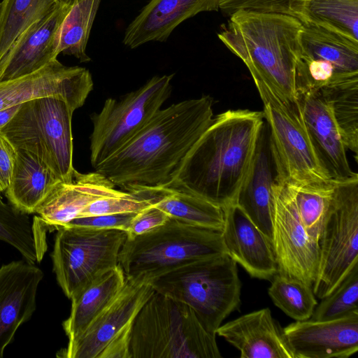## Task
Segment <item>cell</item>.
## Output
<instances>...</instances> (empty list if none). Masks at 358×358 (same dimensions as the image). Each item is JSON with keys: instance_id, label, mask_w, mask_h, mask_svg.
Here are the masks:
<instances>
[{"instance_id": "6da1fadb", "label": "cell", "mask_w": 358, "mask_h": 358, "mask_svg": "<svg viewBox=\"0 0 358 358\" xmlns=\"http://www.w3.org/2000/svg\"><path fill=\"white\" fill-rule=\"evenodd\" d=\"M213 99L203 95L159 109L127 145L95 169L125 191L166 188L213 120Z\"/></svg>"}, {"instance_id": "7a4b0ae2", "label": "cell", "mask_w": 358, "mask_h": 358, "mask_svg": "<svg viewBox=\"0 0 358 358\" xmlns=\"http://www.w3.org/2000/svg\"><path fill=\"white\" fill-rule=\"evenodd\" d=\"M264 122L263 111L248 109L213 117L166 188L194 194L222 208L234 203L250 170Z\"/></svg>"}, {"instance_id": "3957f363", "label": "cell", "mask_w": 358, "mask_h": 358, "mask_svg": "<svg viewBox=\"0 0 358 358\" xmlns=\"http://www.w3.org/2000/svg\"><path fill=\"white\" fill-rule=\"evenodd\" d=\"M217 34L220 40L260 80L297 100L296 80L303 23L292 16L238 10Z\"/></svg>"}, {"instance_id": "277c9868", "label": "cell", "mask_w": 358, "mask_h": 358, "mask_svg": "<svg viewBox=\"0 0 358 358\" xmlns=\"http://www.w3.org/2000/svg\"><path fill=\"white\" fill-rule=\"evenodd\" d=\"M215 335L188 305L155 291L136 317L130 358H221Z\"/></svg>"}, {"instance_id": "5b68a950", "label": "cell", "mask_w": 358, "mask_h": 358, "mask_svg": "<svg viewBox=\"0 0 358 358\" xmlns=\"http://www.w3.org/2000/svg\"><path fill=\"white\" fill-rule=\"evenodd\" d=\"M150 282L156 292L191 307L206 329L215 334L241 304L237 264L227 253L187 262Z\"/></svg>"}, {"instance_id": "8992f818", "label": "cell", "mask_w": 358, "mask_h": 358, "mask_svg": "<svg viewBox=\"0 0 358 358\" xmlns=\"http://www.w3.org/2000/svg\"><path fill=\"white\" fill-rule=\"evenodd\" d=\"M227 253L222 230L186 224L170 217L148 232L127 237L118 264L127 278L148 280L196 259Z\"/></svg>"}, {"instance_id": "52a82bcc", "label": "cell", "mask_w": 358, "mask_h": 358, "mask_svg": "<svg viewBox=\"0 0 358 358\" xmlns=\"http://www.w3.org/2000/svg\"><path fill=\"white\" fill-rule=\"evenodd\" d=\"M73 110L55 96L22 103L12 119L0 129L17 149L43 162L62 182L73 180L71 120Z\"/></svg>"}, {"instance_id": "ba28073f", "label": "cell", "mask_w": 358, "mask_h": 358, "mask_svg": "<svg viewBox=\"0 0 358 358\" xmlns=\"http://www.w3.org/2000/svg\"><path fill=\"white\" fill-rule=\"evenodd\" d=\"M254 82L264 104L276 182L331 180L315 153L298 99L285 96L262 81Z\"/></svg>"}, {"instance_id": "9c48e42d", "label": "cell", "mask_w": 358, "mask_h": 358, "mask_svg": "<svg viewBox=\"0 0 358 358\" xmlns=\"http://www.w3.org/2000/svg\"><path fill=\"white\" fill-rule=\"evenodd\" d=\"M173 74L155 76L119 100L108 98L90 115V161L96 169L131 141L150 121L171 93Z\"/></svg>"}, {"instance_id": "30bf717a", "label": "cell", "mask_w": 358, "mask_h": 358, "mask_svg": "<svg viewBox=\"0 0 358 358\" xmlns=\"http://www.w3.org/2000/svg\"><path fill=\"white\" fill-rule=\"evenodd\" d=\"M127 237V232L120 229H57L51 255L53 271L68 299L118 265Z\"/></svg>"}, {"instance_id": "8fae6325", "label": "cell", "mask_w": 358, "mask_h": 358, "mask_svg": "<svg viewBox=\"0 0 358 358\" xmlns=\"http://www.w3.org/2000/svg\"><path fill=\"white\" fill-rule=\"evenodd\" d=\"M155 290L150 280L127 278L119 292L88 327L69 341L59 357L130 358L131 334L136 317Z\"/></svg>"}, {"instance_id": "7c38bea8", "label": "cell", "mask_w": 358, "mask_h": 358, "mask_svg": "<svg viewBox=\"0 0 358 358\" xmlns=\"http://www.w3.org/2000/svg\"><path fill=\"white\" fill-rule=\"evenodd\" d=\"M319 246V266L312 288L322 299L358 264V176L336 181Z\"/></svg>"}, {"instance_id": "4fadbf2b", "label": "cell", "mask_w": 358, "mask_h": 358, "mask_svg": "<svg viewBox=\"0 0 358 358\" xmlns=\"http://www.w3.org/2000/svg\"><path fill=\"white\" fill-rule=\"evenodd\" d=\"M296 94L358 78V41L336 30L303 23Z\"/></svg>"}, {"instance_id": "5bb4252c", "label": "cell", "mask_w": 358, "mask_h": 358, "mask_svg": "<svg viewBox=\"0 0 358 358\" xmlns=\"http://www.w3.org/2000/svg\"><path fill=\"white\" fill-rule=\"evenodd\" d=\"M272 247L278 274L313 286L319 266V242L308 234L284 182H275L273 188Z\"/></svg>"}, {"instance_id": "9a60e30c", "label": "cell", "mask_w": 358, "mask_h": 358, "mask_svg": "<svg viewBox=\"0 0 358 358\" xmlns=\"http://www.w3.org/2000/svg\"><path fill=\"white\" fill-rule=\"evenodd\" d=\"M93 86L88 69L66 66L55 59L34 73L0 81V110L34 99L55 96L75 111L83 106Z\"/></svg>"}, {"instance_id": "2e32d148", "label": "cell", "mask_w": 358, "mask_h": 358, "mask_svg": "<svg viewBox=\"0 0 358 358\" xmlns=\"http://www.w3.org/2000/svg\"><path fill=\"white\" fill-rule=\"evenodd\" d=\"M73 4L57 1L17 38L0 59V81L31 74L57 59L62 24Z\"/></svg>"}, {"instance_id": "e0dca14e", "label": "cell", "mask_w": 358, "mask_h": 358, "mask_svg": "<svg viewBox=\"0 0 358 358\" xmlns=\"http://www.w3.org/2000/svg\"><path fill=\"white\" fill-rule=\"evenodd\" d=\"M283 331L295 358H347L358 351V310L331 320L296 321Z\"/></svg>"}, {"instance_id": "ac0fdd59", "label": "cell", "mask_w": 358, "mask_h": 358, "mask_svg": "<svg viewBox=\"0 0 358 358\" xmlns=\"http://www.w3.org/2000/svg\"><path fill=\"white\" fill-rule=\"evenodd\" d=\"M297 99L315 153L329 178L343 181L358 176L350 169L348 149L320 90L300 93Z\"/></svg>"}, {"instance_id": "d6986e66", "label": "cell", "mask_w": 358, "mask_h": 358, "mask_svg": "<svg viewBox=\"0 0 358 358\" xmlns=\"http://www.w3.org/2000/svg\"><path fill=\"white\" fill-rule=\"evenodd\" d=\"M43 278L34 264L13 261L0 267V358L36 307V293Z\"/></svg>"}, {"instance_id": "ffe728a7", "label": "cell", "mask_w": 358, "mask_h": 358, "mask_svg": "<svg viewBox=\"0 0 358 358\" xmlns=\"http://www.w3.org/2000/svg\"><path fill=\"white\" fill-rule=\"evenodd\" d=\"M227 253L253 278L271 280L278 268L272 244L236 203L223 208Z\"/></svg>"}, {"instance_id": "44dd1931", "label": "cell", "mask_w": 358, "mask_h": 358, "mask_svg": "<svg viewBox=\"0 0 358 358\" xmlns=\"http://www.w3.org/2000/svg\"><path fill=\"white\" fill-rule=\"evenodd\" d=\"M276 169L269 144L268 131L264 121L260 130L250 167L234 203L272 244L273 188Z\"/></svg>"}, {"instance_id": "7402d4cb", "label": "cell", "mask_w": 358, "mask_h": 358, "mask_svg": "<svg viewBox=\"0 0 358 358\" xmlns=\"http://www.w3.org/2000/svg\"><path fill=\"white\" fill-rule=\"evenodd\" d=\"M216 334L237 348L241 358H295L283 328L268 308L221 324Z\"/></svg>"}, {"instance_id": "603a6c76", "label": "cell", "mask_w": 358, "mask_h": 358, "mask_svg": "<svg viewBox=\"0 0 358 358\" xmlns=\"http://www.w3.org/2000/svg\"><path fill=\"white\" fill-rule=\"evenodd\" d=\"M114 184L99 172L81 173L76 171L69 182H58L36 213L44 226L57 229L78 217L92 202L118 194Z\"/></svg>"}, {"instance_id": "cb8c5ba5", "label": "cell", "mask_w": 358, "mask_h": 358, "mask_svg": "<svg viewBox=\"0 0 358 358\" xmlns=\"http://www.w3.org/2000/svg\"><path fill=\"white\" fill-rule=\"evenodd\" d=\"M220 0H150L127 27L123 43L136 48L166 41L182 22L201 12L217 11Z\"/></svg>"}, {"instance_id": "d4e9b609", "label": "cell", "mask_w": 358, "mask_h": 358, "mask_svg": "<svg viewBox=\"0 0 358 358\" xmlns=\"http://www.w3.org/2000/svg\"><path fill=\"white\" fill-rule=\"evenodd\" d=\"M17 150L16 163L5 195L19 211L27 215L36 213L62 180L36 156L26 150Z\"/></svg>"}, {"instance_id": "484cf974", "label": "cell", "mask_w": 358, "mask_h": 358, "mask_svg": "<svg viewBox=\"0 0 358 358\" xmlns=\"http://www.w3.org/2000/svg\"><path fill=\"white\" fill-rule=\"evenodd\" d=\"M125 280L123 269L118 264L71 297L70 315L62 323L69 342L84 332L119 292Z\"/></svg>"}, {"instance_id": "4316f807", "label": "cell", "mask_w": 358, "mask_h": 358, "mask_svg": "<svg viewBox=\"0 0 358 358\" xmlns=\"http://www.w3.org/2000/svg\"><path fill=\"white\" fill-rule=\"evenodd\" d=\"M32 224L24 214L0 198V241L20 252L31 264L40 262L45 252V234L38 217Z\"/></svg>"}, {"instance_id": "83f0119b", "label": "cell", "mask_w": 358, "mask_h": 358, "mask_svg": "<svg viewBox=\"0 0 358 358\" xmlns=\"http://www.w3.org/2000/svg\"><path fill=\"white\" fill-rule=\"evenodd\" d=\"M154 206L170 217L186 224L217 230L223 229V208L194 194L162 188Z\"/></svg>"}, {"instance_id": "f1b7e54d", "label": "cell", "mask_w": 358, "mask_h": 358, "mask_svg": "<svg viewBox=\"0 0 358 358\" xmlns=\"http://www.w3.org/2000/svg\"><path fill=\"white\" fill-rule=\"evenodd\" d=\"M285 183L292 193L308 234L319 242L334 198L336 181L328 180Z\"/></svg>"}, {"instance_id": "f546056e", "label": "cell", "mask_w": 358, "mask_h": 358, "mask_svg": "<svg viewBox=\"0 0 358 358\" xmlns=\"http://www.w3.org/2000/svg\"><path fill=\"white\" fill-rule=\"evenodd\" d=\"M328 103L347 149L358 152V78L320 89Z\"/></svg>"}, {"instance_id": "4dcf8cb0", "label": "cell", "mask_w": 358, "mask_h": 358, "mask_svg": "<svg viewBox=\"0 0 358 358\" xmlns=\"http://www.w3.org/2000/svg\"><path fill=\"white\" fill-rule=\"evenodd\" d=\"M56 0H1L0 1V59L17 38L47 14Z\"/></svg>"}, {"instance_id": "1f68e13d", "label": "cell", "mask_w": 358, "mask_h": 358, "mask_svg": "<svg viewBox=\"0 0 358 358\" xmlns=\"http://www.w3.org/2000/svg\"><path fill=\"white\" fill-rule=\"evenodd\" d=\"M101 0H76L62 24L59 54L71 55L80 62L91 60L86 53L90 31Z\"/></svg>"}, {"instance_id": "d6a6232c", "label": "cell", "mask_w": 358, "mask_h": 358, "mask_svg": "<svg viewBox=\"0 0 358 358\" xmlns=\"http://www.w3.org/2000/svg\"><path fill=\"white\" fill-rule=\"evenodd\" d=\"M302 23L326 27L358 41V0H308Z\"/></svg>"}, {"instance_id": "836d02e7", "label": "cell", "mask_w": 358, "mask_h": 358, "mask_svg": "<svg viewBox=\"0 0 358 358\" xmlns=\"http://www.w3.org/2000/svg\"><path fill=\"white\" fill-rule=\"evenodd\" d=\"M271 280L268 293L277 307L296 321L311 317L317 305L312 287L278 273Z\"/></svg>"}, {"instance_id": "e575fe53", "label": "cell", "mask_w": 358, "mask_h": 358, "mask_svg": "<svg viewBox=\"0 0 358 358\" xmlns=\"http://www.w3.org/2000/svg\"><path fill=\"white\" fill-rule=\"evenodd\" d=\"M159 191L160 188H142L129 192L121 191L118 194L103 197L92 202L80 213L78 217L138 213L154 205Z\"/></svg>"}, {"instance_id": "d590c367", "label": "cell", "mask_w": 358, "mask_h": 358, "mask_svg": "<svg viewBox=\"0 0 358 358\" xmlns=\"http://www.w3.org/2000/svg\"><path fill=\"white\" fill-rule=\"evenodd\" d=\"M358 264L315 308L310 319L331 320L358 310Z\"/></svg>"}, {"instance_id": "8d00e7d4", "label": "cell", "mask_w": 358, "mask_h": 358, "mask_svg": "<svg viewBox=\"0 0 358 358\" xmlns=\"http://www.w3.org/2000/svg\"><path fill=\"white\" fill-rule=\"evenodd\" d=\"M308 0H220L219 9L229 16L238 10L288 15L303 20Z\"/></svg>"}, {"instance_id": "74e56055", "label": "cell", "mask_w": 358, "mask_h": 358, "mask_svg": "<svg viewBox=\"0 0 358 358\" xmlns=\"http://www.w3.org/2000/svg\"><path fill=\"white\" fill-rule=\"evenodd\" d=\"M136 214V213H127L78 217L65 226L94 229H120L127 232Z\"/></svg>"}, {"instance_id": "f35d334b", "label": "cell", "mask_w": 358, "mask_h": 358, "mask_svg": "<svg viewBox=\"0 0 358 358\" xmlns=\"http://www.w3.org/2000/svg\"><path fill=\"white\" fill-rule=\"evenodd\" d=\"M169 218L165 212L152 205L136 213L130 223L127 236L132 237L148 232L163 225Z\"/></svg>"}, {"instance_id": "ab89813d", "label": "cell", "mask_w": 358, "mask_h": 358, "mask_svg": "<svg viewBox=\"0 0 358 358\" xmlns=\"http://www.w3.org/2000/svg\"><path fill=\"white\" fill-rule=\"evenodd\" d=\"M17 155V148L0 131V198L10 183Z\"/></svg>"}, {"instance_id": "60d3db41", "label": "cell", "mask_w": 358, "mask_h": 358, "mask_svg": "<svg viewBox=\"0 0 358 358\" xmlns=\"http://www.w3.org/2000/svg\"><path fill=\"white\" fill-rule=\"evenodd\" d=\"M20 105L0 110V129L3 128L15 115L18 110Z\"/></svg>"}, {"instance_id": "b9f144b4", "label": "cell", "mask_w": 358, "mask_h": 358, "mask_svg": "<svg viewBox=\"0 0 358 358\" xmlns=\"http://www.w3.org/2000/svg\"><path fill=\"white\" fill-rule=\"evenodd\" d=\"M59 1H64V2H69L71 3H73L76 0H56Z\"/></svg>"}, {"instance_id": "7bdbcfd3", "label": "cell", "mask_w": 358, "mask_h": 358, "mask_svg": "<svg viewBox=\"0 0 358 358\" xmlns=\"http://www.w3.org/2000/svg\"><path fill=\"white\" fill-rule=\"evenodd\" d=\"M1 1V0H0V1Z\"/></svg>"}]
</instances>
